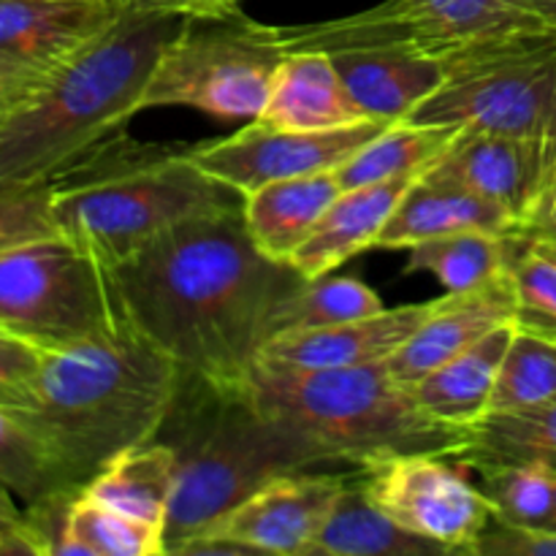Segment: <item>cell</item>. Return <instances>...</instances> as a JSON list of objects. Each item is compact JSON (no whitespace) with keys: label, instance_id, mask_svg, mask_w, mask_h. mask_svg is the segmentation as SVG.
<instances>
[{"label":"cell","instance_id":"e575fe53","mask_svg":"<svg viewBox=\"0 0 556 556\" xmlns=\"http://www.w3.org/2000/svg\"><path fill=\"white\" fill-rule=\"evenodd\" d=\"M49 233H60L49 204V182L33 188H0V253Z\"/></svg>","mask_w":556,"mask_h":556},{"label":"cell","instance_id":"8992f818","mask_svg":"<svg viewBox=\"0 0 556 556\" xmlns=\"http://www.w3.org/2000/svg\"><path fill=\"white\" fill-rule=\"evenodd\" d=\"M248 389L266 416L313 443L326 462L372 467L418 454L454 459L470 440V429L429 416L413 386L400 383L386 362L331 369L258 362Z\"/></svg>","mask_w":556,"mask_h":556},{"label":"cell","instance_id":"2e32d148","mask_svg":"<svg viewBox=\"0 0 556 556\" xmlns=\"http://www.w3.org/2000/svg\"><path fill=\"white\" fill-rule=\"evenodd\" d=\"M432 302L402 304L324 329L291 331L269 340L258 362L291 369L362 367L394 356L432 313Z\"/></svg>","mask_w":556,"mask_h":556},{"label":"cell","instance_id":"1f68e13d","mask_svg":"<svg viewBox=\"0 0 556 556\" xmlns=\"http://www.w3.org/2000/svg\"><path fill=\"white\" fill-rule=\"evenodd\" d=\"M556 400V342L514 329L489 413L527 410ZM486 413V416H489Z\"/></svg>","mask_w":556,"mask_h":556},{"label":"cell","instance_id":"5b68a950","mask_svg":"<svg viewBox=\"0 0 556 556\" xmlns=\"http://www.w3.org/2000/svg\"><path fill=\"white\" fill-rule=\"evenodd\" d=\"M155 440L177 456L166 554L217 525L271 478L326 465L313 443L261 410L248 383L217 386L185 369Z\"/></svg>","mask_w":556,"mask_h":556},{"label":"cell","instance_id":"ee69618b","mask_svg":"<svg viewBox=\"0 0 556 556\" xmlns=\"http://www.w3.org/2000/svg\"><path fill=\"white\" fill-rule=\"evenodd\" d=\"M5 117V109L3 106H0V119H3Z\"/></svg>","mask_w":556,"mask_h":556},{"label":"cell","instance_id":"bcb514c9","mask_svg":"<svg viewBox=\"0 0 556 556\" xmlns=\"http://www.w3.org/2000/svg\"><path fill=\"white\" fill-rule=\"evenodd\" d=\"M554 193H556V190H554Z\"/></svg>","mask_w":556,"mask_h":556},{"label":"cell","instance_id":"836d02e7","mask_svg":"<svg viewBox=\"0 0 556 556\" xmlns=\"http://www.w3.org/2000/svg\"><path fill=\"white\" fill-rule=\"evenodd\" d=\"M510 280L516 291V329L556 342V258L535 239L521 233Z\"/></svg>","mask_w":556,"mask_h":556},{"label":"cell","instance_id":"6da1fadb","mask_svg":"<svg viewBox=\"0 0 556 556\" xmlns=\"http://www.w3.org/2000/svg\"><path fill=\"white\" fill-rule=\"evenodd\" d=\"M106 275L125 324L217 386L248 383L271 315L307 282L255 248L242 206L177 223Z\"/></svg>","mask_w":556,"mask_h":556},{"label":"cell","instance_id":"7c38bea8","mask_svg":"<svg viewBox=\"0 0 556 556\" xmlns=\"http://www.w3.org/2000/svg\"><path fill=\"white\" fill-rule=\"evenodd\" d=\"M389 125L386 119H364L345 128L291 130L250 119L228 139L193 147V161L239 193H250L277 179L337 172Z\"/></svg>","mask_w":556,"mask_h":556},{"label":"cell","instance_id":"52a82bcc","mask_svg":"<svg viewBox=\"0 0 556 556\" xmlns=\"http://www.w3.org/2000/svg\"><path fill=\"white\" fill-rule=\"evenodd\" d=\"M288 54L280 27L250 20L242 5L188 14L147 81L141 109L188 106L217 119H255Z\"/></svg>","mask_w":556,"mask_h":556},{"label":"cell","instance_id":"cb8c5ba5","mask_svg":"<svg viewBox=\"0 0 556 556\" xmlns=\"http://www.w3.org/2000/svg\"><path fill=\"white\" fill-rule=\"evenodd\" d=\"M174 486H177V456L172 445L150 440L109 462L81 489V494L128 519L166 532Z\"/></svg>","mask_w":556,"mask_h":556},{"label":"cell","instance_id":"e0dca14e","mask_svg":"<svg viewBox=\"0 0 556 556\" xmlns=\"http://www.w3.org/2000/svg\"><path fill=\"white\" fill-rule=\"evenodd\" d=\"M367 117L407 119L445 81V60L410 47H364L329 54Z\"/></svg>","mask_w":556,"mask_h":556},{"label":"cell","instance_id":"30bf717a","mask_svg":"<svg viewBox=\"0 0 556 556\" xmlns=\"http://www.w3.org/2000/svg\"><path fill=\"white\" fill-rule=\"evenodd\" d=\"M367 497L407 532L440 543L451 554H476L494 508L465 467L448 456H400L358 467Z\"/></svg>","mask_w":556,"mask_h":556},{"label":"cell","instance_id":"ab89813d","mask_svg":"<svg viewBox=\"0 0 556 556\" xmlns=\"http://www.w3.org/2000/svg\"><path fill=\"white\" fill-rule=\"evenodd\" d=\"M546 30L556 33V0H519Z\"/></svg>","mask_w":556,"mask_h":556},{"label":"cell","instance_id":"74e56055","mask_svg":"<svg viewBox=\"0 0 556 556\" xmlns=\"http://www.w3.org/2000/svg\"><path fill=\"white\" fill-rule=\"evenodd\" d=\"M128 11H166V14H204L242 5V0H117Z\"/></svg>","mask_w":556,"mask_h":556},{"label":"cell","instance_id":"7a4b0ae2","mask_svg":"<svg viewBox=\"0 0 556 556\" xmlns=\"http://www.w3.org/2000/svg\"><path fill=\"white\" fill-rule=\"evenodd\" d=\"M182 369L130 324L65 351L43 353L30 400L14 407L52 454L68 489L157 438Z\"/></svg>","mask_w":556,"mask_h":556},{"label":"cell","instance_id":"7bdbcfd3","mask_svg":"<svg viewBox=\"0 0 556 556\" xmlns=\"http://www.w3.org/2000/svg\"><path fill=\"white\" fill-rule=\"evenodd\" d=\"M548 530H556V489H554V516H552V525H548Z\"/></svg>","mask_w":556,"mask_h":556},{"label":"cell","instance_id":"b9f144b4","mask_svg":"<svg viewBox=\"0 0 556 556\" xmlns=\"http://www.w3.org/2000/svg\"><path fill=\"white\" fill-rule=\"evenodd\" d=\"M532 239H535V237H532ZM535 242L541 244V248L546 250V253L552 255V258H556V239H535Z\"/></svg>","mask_w":556,"mask_h":556},{"label":"cell","instance_id":"d590c367","mask_svg":"<svg viewBox=\"0 0 556 556\" xmlns=\"http://www.w3.org/2000/svg\"><path fill=\"white\" fill-rule=\"evenodd\" d=\"M43 353L16 337L0 334V405L25 407Z\"/></svg>","mask_w":556,"mask_h":556},{"label":"cell","instance_id":"d4e9b609","mask_svg":"<svg viewBox=\"0 0 556 556\" xmlns=\"http://www.w3.org/2000/svg\"><path fill=\"white\" fill-rule=\"evenodd\" d=\"M440 556L451 554L440 543L418 538L383 514L362 483V470L348 476L340 500L307 556Z\"/></svg>","mask_w":556,"mask_h":556},{"label":"cell","instance_id":"9c48e42d","mask_svg":"<svg viewBox=\"0 0 556 556\" xmlns=\"http://www.w3.org/2000/svg\"><path fill=\"white\" fill-rule=\"evenodd\" d=\"M123 324L106 269L63 233L0 253V331L41 353L65 351Z\"/></svg>","mask_w":556,"mask_h":556},{"label":"cell","instance_id":"8d00e7d4","mask_svg":"<svg viewBox=\"0 0 556 556\" xmlns=\"http://www.w3.org/2000/svg\"><path fill=\"white\" fill-rule=\"evenodd\" d=\"M478 556H556V530H527L492 519L476 546Z\"/></svg>","mask_w":556,"mask_h":556},{"label":"cell","instance_id":"f35d334b","mask_svg":"<svg viewBox=\"0 0 556 556\" xmlns=\"http://www.w3.org/2000/svg\"><path fill=\"white\" fill-rule=\"evenodd\" d=\"M22 519H25V514H22L20 505H16V497L0 483V543H3L11 532L20 530Z\"/></svg>","mask_w":556,"mask_h":556},{"label":"cell","instance_id":"4316f807","mask_svg":"<svg viewBox=\"0 0 556 556\" xmlns=\"http://www.w3.org/2000/svg\"><path fill=\"white\" fill-rule=\"evenodd\" d=\"M521 233L459 231L427 239L407 248V275L429 271L445 286V291H470L494 277L505 275L514 264Z\"/></svg>","mask_w":556,"mask_h":556},{"label":"cell","instance_id":"f1b7e54d","mask_svg":"<svg viewBox=\"0 0 556 556\" xmlns=\"http://www.w3.org/2000/svg\"><path fill=\"white\" fill-rule=\"evenodd\" d=\"M166 532L76 494L60 556H163Z\"/></svg>","mask_w":556,"mask_h":556},{"label":"cell","instance_id":"484cf974","mask_svg":"<svg viewBox=\"0 0 556 556\" xmlns=\"http://www.w3.org/2000/svg\"><path fill=\"white\" fill-rule=\"evenodd\" d=\"M454 462L465 470L527 465L556 476V400L483 416L470 427V440Z\"/></svg>","mask_w":556,"mask_h":556},{"label":"cell","instance_id":"60d3db41","mask_svg":"<svg viewBox=\"0 0 556 556\" xmlns=\"http://www.w3.org/2000/svg\"><path fill=\"white\" fill-rule=\"evenodd\" d=\"M527 237H535V239H556V193L548 201V206L543 210V215L538 217L535 226L527 231Z\"/></svg>","mask_w":556,"mask_h":556},{"label":"cell","instance_id":"d6a6232c","mask_svg":"<svg viewBox=\"0 0 556 556\" xmlns=\"http://www.w3.org/2000/svg\"><path fill=\"white\" fill-rule=\"evenodd\" d=\"M481 492L494 508V519L527 530H548L554 516L556 476L541 467L510 465L478 470Z\"/></svg>","mask_w":556,"mask_h":556},{"label":"cell","instance_id":"3957f363","mask_svg":"<svg viewBox=\"0 0 556 556\" xmlns=\"http://www.w3.org/2000/svg\"><path fill=\"white\" fill-rule=\"evenodd\" d=\"M188 14L128 11L38 96L0 119V188L47 185L141 112L147 81Z\"/></svg>","mask_w":556,"mask_h":556},{"label":"cell","instance_id":"ba28073f","mask_svg":"<svg viewBox=\"0 0 556 556\" xmlns=\"http://www.w3.org/2000/svg\"><path fill=\"white\" fill-rule=\"evenodd\" d=\"M407 119L541 141L556 190V33H516L451 54L440 90Z\"/></svg>","mask_w":556,"mask_h":556},{"label":"cell","instance_id":"9a60e30c","mask_svg":"<svg viewBox=\"0 0 556 556\" xmlns=\"http://www.w3.org/2000/svg\"><path fill=\"white\" fill-rule=\"evenodd\" d=\"M514 315L516 291L510 269L470 291H448V296L434 299L432 313L394 356L386 358V367L400 383L416 386L440 364L483 340L489 331L514 324Z\"/></svg>","mask_w":556,"mask_h":556},{"label":"cell","instance_id":"603a6c76","mask_svg":"<svg viewBox=\"0 0 556 556\" xmlns=\"http://www.w3.org/2000/svg\"><path fill=\"white\" fill-rule=\"evenodd\" d=\"M514 329V324H505L489 331L476 345L418 380L413 391L424 410L448 427L470 429L472 424L481 421L492 405L500 364L508 351Z\"/></svg>","mask_w":556,"mask_h":556},{"label":"cell","instance_id":"83f0119b","mask_svg":"<svg viewBox=\"0 0 556 556\" xmlns=\"http://www.w3.org/2000/svg\"><path fill=\"white\" fill-rule=\"evenodd\" d=\"M462 128L456 125H427L400 119L380 130L369 144L337 168L342 190L364 188V185L386 182V179L421 174L445 147L454 141Z\"/></svg>","mask_w":556,"mask_h":556},{"label":"cell","instance_id":"44dd1931","mask_svg":"<svg viewBox=\"0 0 556 556\" xmlns=\"http://www.w3.org/2000/svg\"><path fill=\"white\" fill-rule=\"evenodd\" d=\"M421 52L451 58L462 49L527 30H546L519 0H394Z\"/></svg>","mask_w":556,"mask_h":556},{"label":"cell","instance_id":"f546056e","mask_svg":"<svg viewBox=\"0 0 556 556\" xmlns=\"http://www.w3.org/2000/svg\"><path fill=\"white\" fill-rule=\"evenodd\" d=\"M383 309L378 293L353 277H318L291 293L271 315V340L291 331L324 329Z\"/></svg>","mask_w":556,"mask_h":556},{"label":"cell","instance_id":"4fadbf2b","mask_svg":"<svg viewBox=\"0 0 556 556\" xmlns=\"http://www.w3.org/2000/svg\"><path fill=\"white\" fill-rule=\"evenodd\" d=\"M421 174L448 179L508 212L530 231L554 193V163L546 144L492 130L462 128Z\"/></svg>","mask_w":556,"mask_h":556},{"label":"cell","instance_id":"ffe728a7","mask_svg":"<svg viewBox=\"0 0 556 556\" xmlns=\"http://www.w3.org/2000/svg\"><path fill=\"white\" fill-rule=\"evenodd\" d=\"M275 128L329 130L372 119L348 92L326 52H291L282 60L261 117Z\"/></svg>","mask_w":556,"mask_h":556},{"label":"cell","instance_id":"d6986e66","mask_svg":"<svg viewBox=\"0 0 556 556\" xmlns=\"http://www.w3.org/2000/svg\"><path fill=\"white\" fill-rule=\"evenodd\" d=\"M459 231L521 233V228L508 212L483 195L448 179L418 174V179L405 190L394 215L380 231L375 248L407 250L427 239Z\"/></svg>","mask_w":556,"mask_h":556},{"label":"cell","instance_id":"5bb4252c","mask_svg":"<svg viewBox=\"0 0 556 556\" xmlns=\"http://www.w3.org/2000/svg\"><path fill=\"white\" fill-rule=\"evenodd\" d=\"M345 483L342 472H282L201 535L231 538L258 554L307 556Z\"/></svg>","mask_w":556,"mask_h":556},{"label":"cell","instance_id":"8fae6325","mask_svg":"<svg viewBox=\"0 0 556 556\" xmlns=\"http://www.w3.org/2000/svg\"><path fill=\"white\" fill-rule=\"evenodd\" d=\"M117 0H0V106L43 90L123 14Z\"/></svg>","mask_w":556,"mask_h":556},{"label":"cell","instance_id":"4dcf8cb0","mask_svg":"<svg viewBox=\"0 0 556 556\" xmlns=\"http://www.w3.org/2000/svg\"><path fill=\"white\" fill-rule=\"evenodd\" d=\"M0 483L25 505L60 492H81L65 486L52 454L20 410L0 405Z\"/></svg>","mask_w":556,"mask_h":556},{"label":"cell","instance_id":"ac0fdd59","mask_svg":"<svg viewBox=\"0 0 556 556\" xmlns=\"http://www.w3.org/2000/svg\"><path fill=\"white\" fill-rule=\"evenodd\" d=\"M416 179L418 174H407V177L342 190L324 212L307 242L293 253L291 264L307 280H318L331 275L353 255L375 248L400 199Z\"/></svg>","mask_w":556,"mask_h":556},{"label":"cell","instance_id":"f6af8a7d","mask_svg":"<svg viewBox=\"0 0 556 556\" xmlns=\"http://www.w3.org/2000/svg\"><path fill=\"white\" fill-rule=\"evenodd\" d=\"M0 334H3V331H0Z\"/></svg>","mask_w":556,"mask_h":556},{"label":"cell","instance_id":"7402d4cb","mask_svg":"<svg viewBox=\"0 0 556 556\" xmlns=\"http://www.w3.org/2000/svg\"><path fill=\"white\" fill-rule=\"evenodd\" d=\"M342 193L334 172L277 179L244 193V226L255 248L271 261L291 264L293 253L307 242L313 228Z\"/></svg>","mask_w":556,"mask_h":556},{"label":"cell","instance_id":"277c9868","mask_svg":"<svg viewBox=\"0 0 556 556\" xmlns=\"http://www.w3.org/2000/svg\"><path fill=\"white\" fill-rule=\"evenodd\" d=\"M49 204L58 231L112 269L188 217L244 206V193L206 174L193 147L119 128L49 179Z\"/></svg>","mask_w":556,"mask_h":556}]
</instances>
